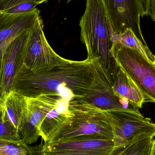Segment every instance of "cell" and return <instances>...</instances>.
Wrapping results in <instances>:
<instances>
[{"label":"cell","mask_w":155,"mask_h":155,"mask_svg":"<svg viewBox=\"0 0 155 155\" xmlns=\"http://www.w3.org/2000/svg\"><path fill=\"white\" fill-rule=\"evenodd\" d=\"M154 137H147L130 144L120 155H155Z\"/></svg>","instance_id":"obj_18"},{"label":"cell","mask_w":155,"mask_h":155,"mask_svg":"<svg viewBox=\"0 0 155 155\" xmlns=\"http://www.w3.org/2000/svg\"><path fill=\"white\" fill-rule=\"evenodd\" d=\"M48 0H5L0 4V11H4L16 5L23 2H31L38 5L46 2Z\"/></svg>","instance_id":"obj_22"},{"label":"cell","mask_w":155,"mask_h":155,"mask_svg":"<svg viewBox=\"0 0 155 155\" xmlns=\"http://www.w3.org/2000/svg\"><path fill=\"white\" fill-rule=\"evenodd\" d=\"M112 85L108 84L79 100L103 111H125L140 112L139 108L128 101L116 96L113 92Z\"/></svg>","instance_id":"obj_12"},{"label":"cell","mask_w":155,"mask_h":155,"mask_svg":"<svg viewBox=\"0 0 155 155\" xmlns=\"http://www.w3.org/2000/svg\"><path fill=\"white\" fill-rule=\"evenodd\" d=\"M60 98L47 95L26 97V113L18 131L23 144L29 145L36 142L40 137L41 123Z\"/></svg>","instance_id":"obj_9"},{"label":"cell","mask_w":155,"mask_h":155,"mask_svg":"<svg viewBox=\"0 0 155 155\" xmlns=\"http://www.w3.org/2000/svg\"><path fill=\"white\" fill-rule=\"evenodd\" d=\"M112 30L116 34L131 29L147 45L140 25V9L136 0H102Z\"/></svg>","instance_id":"obj_8"},{"label":"cell","mask_w":155,"mask_h":155,"mask_svg":"<svg viewBox=\"0 0 155 155\" xmlns=\"http://www.w3.org/2000/svg\"><path fill=\"white\" fill-rule=\"evenodd\" d=\"M0 142L17 145L23 144L19 132L9 120L2 104H0Z\"/></svg>","instance_id":"obj_17"},{"label":"cell","mask_w":155,"mask_h":155,"mask_svg":"<svg viewBox=\"0 0 155 155\" xmlns=\"http://www.w3.org/2000/svg\"><path fill=\"white\" fill-rule=\"evenodd\" d=\"M43 143L42 142L39 145L30 146L25 145V147L28 151L29 155H45L42 151Z\"/></svg>","instance_id":"obj_23"},{"label":"cell","mask_w":155,"mask_h":155,"mask_svg":"<svg viewBox=\"0 0 155 155\" xmlns=\"http://www.w3.org/2000/svg\"><path fill=\"white\" fill-rule=\"evenodd\" d=\"M106 79L98 60H70L46 71H32L23 66L12 91L27 97L57 96L69 102L99 89Z\"/></svg>","instance_id":"obj_1"},{"label":"cell","mask_w":155,"mask_h":155,"mask_svg":"<svg viewBox=\"0 0 155 155\" xmlns=\"http://www.w3.org/2000/svg\"><path fill=\"white\" fill-rule=\"evenodd\" d=\"M69 103L62 98H59L44 118L40 125V137L44 142L48 141L71 116L68 108Z\"/></svg>","instance_id":"obj_14"},{"label":"cell","mask_w":155,"mask_h":155,"mask_svg":"<svg viewBox=\"0 0 155 155\" xmlns=\"http://www.w3.org/2000/svg\"><path fill=\"white\" fill-rule=\"evenodd\" d=\"M68 108L71 116L48 141L82 137H97L113 140L112 127L103 111L79 99L69 102Z\"/></svg>","instance_id":"obj_3"},{"label":"cell","mask_w":155,"mask_h":155,"mask_svg":"<svg viewBox=\"0 0 155 155\" xmlns=\"http://www.w3.org/2000/svg\"><path fill=\"white\" fill-rule=\"evenodd\" d=\"M25 145L0 142V155H29Z\"/></svg>","instance_id":"obj_19"},{"label":"cell","mask_w":155,"mask_h":155,"mask_svg":"<svg viewBox=\"0 0 155 155\" xmlns=\"http://www.w3.org/2000/svg\"><path fill=\"white\" fill-rule=\"evenodd\" d=\"M29 31L11 42L5 52L0 69V99L2 102L12 91L15 77L23 65L24 54Z\"/></svg>","instance_id":"obj_10"},{"label":"cell","mask_w":155,"mask_h":155,"mask_svg":"<svg viewBox=\"0 0 155 155\" xmlns=\"http://www.w3.org/2000/svg\"><path fill=\"white\" fill-rule=\"evenodd\" d=\"M79 25L81 41L87 50V59L98 60L112 84L118 66L111 52L112 29L102 0H86Z\"/></svg>","instance_id":"obj_2"},{"label":"cell","mask_w":155,"mask_h":155,"mask_svg":"<svg viewBox=\"0 0 155 155\" xmlns=\"http://www.w3.org/2000/svg\"><path fill=\"white\" fill-rule=\"evenodd\" d=\"M37 5L31 2H23L16 5L11 8L2 12L10 14H27L35 12L38 9Z\"/></svg>","instance_id":"obj_21"},{"label":"cell","mask_w":155,"mask_h":155,"mask_svg":"<svg viewBox=\"0 0 155 155\" xmlns=\"http://www.w3.org/2000/svg\"><path fill=\"white\" fill-rule=\"evenodd\" d=\"M52 49L43 31V22L39 16L29 31L24 54L23 66L32 71H46L68 62Z\"/></svg>","instance_id":"obj_6"},{"label":"cell","mask_w":155,"mask_h":155,"mask_svg":"<svg viewBox=\"0 0 155 155\" xmlns=\"http://www.w3.org/2000/svg\"><path fill=\"white\" fill-rule=\"evenodd\" d=\"M141 17L150 16L153 21L155 20V0H136Z\"/></svg>","instance_id":"obj_20"},{"label":"cell","mask_w":155,"mask_h":155,"mask_svg":"<svg viewBox=\"0 0 155 155\" xmlns=\"http://www.w3.org/2000/svg\"><path fill=\"white\" fill-rule=\"evenodd\" d=\"M113 134L114 149L112 155H120L133 142L154 137L155 124L140 112L103 111Z\"/></svg>","instance_id":"obj_4"},{"label":"cell","mask_w":155,"mask_h":155,"mask_svg":"<svg viewBox=\"0 0 155 155\" xmlns=\"http://www.w3.org/2000/svg\"><path fill=\"white\" fill-rule=\"evenodd\" d=\"M112 43H119L123 46L134 49L151 63L155 64V56L147 45L144 44L131 29H127L123 33L117 35L113 30L110 32Z\"/></svg>","instance_id":"obj_16"},{"label":"cell","mask_w":155,"mask_h":155,"mask_svg":"<svg viewBox=\"0 0 155 155\" xmlns=\"http://www.w3.org/2000/svg\"><path fill=\"white\" fill-rule=\"evenodd\" d=\"M40 15L38 9L23 14L0 11V69L6 47L16 37L30 30Z\"/></svg>","instance_id":"obj_11"},{"label":"cell","mask_w":155,"mask_h":155,"mask_svg":"<svg viewBox=\"0 0 155 155\" xmlns=\"http://www.w3.org/2000/svg\"><path fill=\"white\" fill-rule=\"evenodd\" d=\"M116 96L128 101L138 108L147 103L143 92L126 74L118 67L112 85Z\"/></svg>","instance_id":"obj_13"},{"label":"cell","mask_w":155,"mask_h":155,"mask_svg":"<svg viewBox=\"0 0 155 155\" xmlns=\"http://www.w3.org/2000/svg\"><path fill=\"white\" fill-rule=\"evenodd\" d=\"M58 1H60V0H58ZM66 1H67V2L68 3L71 2V1H72V0H66Z\"/></svg>","instance_id":"obj_25"},{"label":"cell","mask_w":155,"mask_h":155,"mask_svg":"<svg viewBox=\"0 0 155 155\" xmlns=\"http://www.w3.org/2000/svg\"><path fill=\"white\" fill-rule=\"evenodd\" d=\"M2 105L8 119L19 131L26 113V97L11 91Z\"/></svg>","instance_id":"obj_15"},{"label":"cell","mask_w":155,"mask_h":155,"mask_svg":"<svg viewBox=\"0 0 155 155\" xmlns=\"http://www.w3.org/2000/svg\"><path fill=\"white\" fill-rule=\"evenodd\" d=\"M113 140L97 137H82L43 144L45 155H112Z\"/></svg>","instance_id":"obj_7"},{"label":"cell","mask_w":155,"mask_h":155,"mask_svg":"<svg viewBox=\"0 0 155 155\" xmlns=\"http://www.w3.org/2000/svg\"><path fill=\"white\" fill-rule=\"evenodd\" d=\"M2 104V101L0 99V104Z\"/></svg>","instance_id":"obj_26"},{"label":"cell","mask_w":155,"mask_h":155,"mask_svg":"<svg viewBox=\"0 0 155 155\" xmlns=\"http://www.w3.org/2000/svg\"><path fill=\"white\" fill-rule=\"evenodd\" d=\"M111 52L116 65L137 85L147 102H155V64L134 49L113 43Z\"/></svg>","instance_id":"obj_5"},{"label":"cell","mask_w":155,"mask_h":155,"mask_svg":"<svg viewBox=\"0 0 155 155\" xmlns=\"http://www.w3.org/2000/svg\"><path fill=\"white\" fill-rule=\"evenodd\" d=\"M5 1V0H0V4H1L2 2H4Z\"/></svg>","instance_id":"obj_24"}]
</instances>
